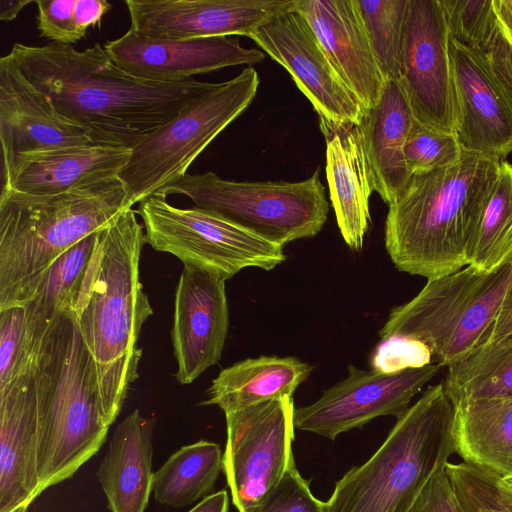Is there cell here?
<instances>
[{
  "label": "cell",
  "mask_w": 512,
  "mask_h": 512,
  "mask_svg": "<svg viewBox=\"0 0 512 512\" xmlns=\"http://www.w3.org/2000/svg\"><path fill=\"white\" fill-rule=\"evenodd\" d=\"M9 55L24 76L95 144L132 148L216 83L155 82L121 69L100 43L13 45Z\"/></svg>",
  "instance_id": "6da1fadb"
},
{
  "label": "cell",
  "mask_w": 512,
  "mask_h": 512,
  "mask_svg": "<svg viewBox=\"0 0 512 512\" xmlns=\"http://www.w3.org/2000/svg\"><path fill=\"white\" fill-rule=\"evenodd\" d=\"M145 243L144 227L132 208L101 229L73 309L95 361L103 415L109 426L138 378L142 356L138 339L153 314L139 279Z\"/></svg>",
  "instance_id": "7a4b0ae2"
},
{
  "label": "cell",
  "mask_w": 512,
  "mask_h": 512,
  "mask_svg": "<svg viewBox=\"0 0 512 512\" xmlns=\"http://www.w3.org/2000/svg\"><path fill=\"white\" fill-rule=\"evenodd\" d=\"M500 163L463 150L450 166L411 175L385 221V248L399 271L433 280L468 265Z\"/></svg>",
  "instance_id": "3957f363"
},
{
  "label": "cell",
  "mask_w": 512,
  "mask_h": 512,
  "mask_svg": "<svg viewBox=\"0 0 512 512\" xmlns=\"http://www.w3.org/2000/svg\"><path fill=\"white\" fill-rule=\"evenodd\" d=\"M129 208L118 177L53 195L2 188L0 311L25 306L59 255Z\"/></svg>",
  "instance_id": "277c9868"
},
{
  "label": "cell",
  "mask_w": 512,
  "mask_h": 512,
  "mask_svg": "<svg viewBox=\"0 0 512 512\" xmlns=\"http://www.w3.org/2000/svg\"><path fill=\"white\" fill-rule=\"evenodd\" d=\"M39 441V495L71 478L106 440L95 361L73 312L58 316L40 344L34 366Z\"/></svg>",
  "instance_id": "5b68a950"
},
{
  "label": "cell",
  "mask_w": 512,
  "mask_h": 512,
  "mask_svg": "<svg viewBox=\"0 0 512 512\" xmlns=\"http://www.w3.org/2000/svg\"><path fill=\"white\" fill-rule=\"evenodd\" d=\"M454 419L443 382L430 386L397 417L377 451L336 482L325 512H409L456 453Z\"/></svg>",
  "instance_id": "8992f818"
},
{
  "label": "cell",
  "mask_w": 512,
  "mask_h": 512,
  "mask_svg": "<svg viewBox=\"0 0 512 512\" xmlns=\"http://www.w3.org/2000/svg\"><path fill=\"white\" fill-rule=\"evenodd\" d=\"M511 284L512 254L489 272L467 266L427 280L413 299L391 310L379 336L420 340L434 363L448 367L476 348Z\"/></svg>",
  "instance_id": "52a82bcc"
},
{
  "label": "cell",
  "mask_w": 512,
  "mask_h": 512,
  "mask_svg": "<svg viewBox=\"0 0 512 512\" xmlns=\"http://www.w3.org/2000/svg\"><path fill=\"white\" fill-rule=\"evenodd\" d=\"M259 84L257 71L244 68L136 143L118 175L129 207L187 174L203 150L252 103Z\"/></svg>",
  "instance_id": "ba28073f"
},
{
  "label": "cell",
  "mask_w": 512,
  "mask_h": 512,
  "mask_svg": "<svg viewBox=\"0 0 512 512\" xmlns=\"http://www.w3.org/2000/svg\"><path fill=\"white\" fill-rule=\"evenodd\" d=\"M319 172L300 182H235L214 172L185 174L159 193L184 195L194 206L285 246L316 236L327 220L329 204Z\"/></svg>",
  "instance_id": "9c48e42d"
},
{
  "label": "cell",
  "mask_w": 512,
  "mask_h": 512,
  "mask_svg": "<svg viewBox=\"0 0 512 512\" xmlns=\"http://www.w3.org/2000/svg\"><path fill=\"white\" fill-rule=\"evenodd\" d=\"M166 198L159 192L149 196L139 203L136 214L143 222L146 243L183 265L226 281L244 268L269 271L286 259L283 246L213 212L175 207Z\"/></svg>",
  "instance_id": "30bf717a"
},
{
  "label": "cell",
  "mask_w": 512,
  "mask_h": 512,
  "mask_svg": "<svg viewBox=\"0 0 512 512\" xmlns=\"http://www.w3.org/2000/svg\"><path fill=\"white\" fill-rule=\"evenodd\" d=\"M293 397L273 398L225 414L223 472L238 512H247L295 465Z\"/></svg>",
  "instance_id": "8fae6325"
},
{
  "label": "cell",
  "mask_w": 512,
  "mask_h": 512,
  "mask_svg": "<svg viewBox=\"0 0 512 512\" xmlns=\"http://www.w3.org/2000/svg\"><path fill=\"white\" fill-rule=\"evenodd\" d=\"M449 41L441 0H408L398 81L417 121L455 134Z\"/></svg>",
  "instance_id": "7c38bea8"
},
{
  "label": "cell",
  "mask_w": 512,
  "mask_h": 512,
  "mask_svg": "<svg viewBox=\"0 0 512 512\" xmlns=\"http://www.w3.org/2000/svg\"><path fill=\"white\" fill-rule=\"evenodd\" d=\"M441 367L431 363L387 374L349 366L345 379L323 391L315 402L295 408V428L333 441L379 416L398 417Z\"/></svg>",
  "instance_id": "4fadbf2b"
},
{
  "label": "cell",
  "mask_w": 512,
  "mask_h": 512,
  "mask_svg": "<svg viewBox=\"0 0 512 512\" xmlns=\"http://www.w3.org/2000/svg\"><path fill=\"white\" fill-rule=\"evenodd\" d=\"M249 38L288 71L319 115V123L361 124L365 108L340 80L296 8L266 22Z\"/></svg>",
  "instance_id": "5bb4252c"
},
{
  "label": "cell",
  "mask_w": 512,
  "mask_h": 512,
  "mask_svg": "<svg viewBox=\"0 0 512 512\" xmlns=\"http://www.w3.org/2000/svg\"><path fill=\"white\" fill-rule=\"evenodd\" d=\"M455 134L464 151L504 161L512 153V89L479 50L450 37Z\"/></svg>",
  "instance_id": "9a60e30c"
},
{
  "label": "cell",
  "mask_w": 512,
  "mask_h": 512,
  "mask_svg": "<svg viewBox=\"0 0 512 512\" xmlns=\"http://www.w3.org/2000/svg\"><path fill=\"white\" fill-rule=\"evenodd\" d=\"M298 0H126L130 30L154 39L250 37Z\"/></svg>",
  "instance_id": "2e32d148"
},
{
  "label": "cell",
  "mask_w": 512,
  "mask_h": 512,
  "mask_svg": "<svg viewBox=\"0 0 512 512\" xmlns=\"http://www.w3.org/2000/svg\"><path fill=\"white\" fill-rule=\"evenodd\" d=\"M104 50L127 73L148 81L180 82L224 67L253 65L264 60L258 49H247L230 36L154 39L128 30L107 41Z\"/></svg>",
  "instance_id": "e0dca14e"
},
{
  "label": "cell",
  "mask_w": 512,
  "mask_h": 512,
  "mask_svg": "<svg viewBox=\"0 0 512 512\" xmlns=\"http://www.w3.org/2000/svg\"><path fill=\"white\" fill-rule=\"evenodd\" d=\"M229 327L225 281L198 268L182 270L175 292L171 340L176 379L192 383L221 358Z\"/></svg>",
  "instance_id": "ac0fdd59"
},
{
  "label": "cell",
  "mask_w": 512,
  "mask_h": 512,
  "mask_svg": "<svg viewBox=\"0 0 512 512\" xmlns=\"http://www.w3.org/2000/svg\"><path fill=\"white\" fill-rule=\"evenodd\" d=\"M0 140L3 173L24 154L95 144L85 129L56 110L9 54L0 59Z\"/></svg>",
  "instance_id": "d6986e66"
},
{
  "label": "cell",
  "mask_w": 512,
  "mask_h": 512,
  "mask_svg": "<svg viewBox=\"0 0 512 512\" xmlns=\"http://www.w3.org/2000/svg\"><path fill=\"white\" fill-rule=\"evenodd\" d=\"M296 10L313 30L340 80L365 110L372 108L385 80L356 0H298Z\"/></svg>",
  "instance_id": "ffe728a7"
},
{
  "label": "cell",
  "mask_w": 512,
  "mask_h": 512,
  "mask_svg": "<svg viewBox=\"0 0 512 512\" xmlns=\"http://www.w3.org/2000/svg\"><path fill=\"white\" fill-rule=\"evenodd\" d=\"M39 418L34 369L0 391V512L39 496Z\"/></svg>",
  "instance_id": "44dd1931"
},
{
  "label": "cell",
  "mask_w": 512,
  "mask_h": 512,
  "mask_svg": "<svg viewBox=\"0 0 512 512\" xmlns=\"http://www.w3.org/2000/svg\"><path fill=\"white\" fill-rule=\"evenodd\" d=\"M131 149L89 144L24 154L3 173L2 188L32 195H53L117 178Z\"/></svg>",
  "instance_id": "7402d4cb"
},
{
  "label": "cell",
  "mask_w": 512,
  "mask_h": 512,
  "mask_svg": "<svg viewBox=\"0 0 512 512\" xmlns=\"http://www.w3.org/2000/svg\"><path fill=\"white\" fill-rule=\"evenodd\" d=\"M326 140V175L330 200L346 244L363 247L374 192L359 125L320 123Z\"/></svg>",
  "instance_id": "603a6c76"
},
{
  "label": "cell",
  "mask_w": 512,
  "mask_h": 512,
  "mask_svg": "<svg viewBox=\"0 0 512 512\" xmlns=\"http://www.w3.org/2000/svg\"><path fill=\"white\" fill-rule=\"evenodd\" d=\"M415 120L398 80L385 81L377 103L359 125L374 192L390 204L405 188L411 173L404 146Z\"/></svg>",
  "instance_id": "cb8c5ba5"
},
{
  "label": "cell",
  "mask_w": 512,
  "mask_h": 512,
  "mask_svg": "<svg viewBox=\"0 0 512 512\" xmlns=\"http://www.w3.org/2000/svg\"><path fill=\"white\" fill-rule=\"evenodd\" d=\"M155 419L139 409L114 430L96 477L110 512H144L152 492Z\"/></svg>",
  "instance_id": "d4e9b609"
},
{
  "label": "cell",
  "mask_w": 512,
  "mask_h": 512,
  "mask_svg": "<svg viewBox=\"0 0 512 512\" xmlns=\"http://www.w3.org/2000/svg\"><path fill=\"white\" fill-rule=\"evenodd\" d=\"M312 370L296 357L247 358L220 371L201 405H217L226 414L273 398L293 397Z\"/></svg>",
  "instance_id": "484cf974"
},
{
  "label": "cell",
  "mask_w": 512,
  "mask_h": 512,
  "mask_svg": "<svg viewBox=\"0 0 512 512\" xmlns=\"http://www.w3.org/2000/svg\"><path fill=\"white\" fill-rule=\"evenodd\" d=\"M456 453L464 462L512 478V397L454 406Z\"/></svg>",
  "instance_id": "4316f807"
},
{
  "label": "cell",
  "mask_w": 512,
  "mask_h": 512,
  "mask_svg": "<svg viewBox=\"0 0 512 512\" xmlns=\"http://www.w3.org/2000/svg\"><path fill=\"white\" fill-rule=\"evenodd\" d=\"M450 37L481 51L512 89V0H441Z\"/></svg>",
  "instance_id": "83f0119b"
},
{
  "label": "cell",
  "mask_w": 512,
  "mask_h": 512,
  "mask_svg": "<svg viewBox=\"0 0 512 512\" xmlns=\"http://www.w3.org/2000/svg\"><path fill=\"white\" fill-rule=\"evenodd\" d=\"M223 471V453L217 443L199 440L171 454L153 475L154 499L183 508L213 494Z\"/></svg>",
  "instance_id": "f1b7e54d"
},
{
  "label": "cell",
  "mask_w": 512,
  "mask_h": 512,
  "mask_svg": "<svg viewBox=\"0 0 512 512\" xmlns=\"http://www.w3.org/2000/svg\"><path fill=\"white\" fill-rule=\"evenodd\" d=\"M443 384L453 406L512 397V334L480 345L449 365Z\"/></svg>",
  "instance_id": "f546056e"
},
{
  "label": "cell",
  "mask_w": 512,
  "mask_h": 512,
  "mask_svg": "<svg viewBox=\"0 0 512 512\" xmlns=\"http://www.w3.org/2000/svg\"><path fill=\"white\" fill-rule=\"evenodd\" d=\"M98 232L86 236L59 255L33 299L23 306L26 325L32 332L45 334L58 316L73 312Z\"/></svg>",
  "instance_id": "4dcf8cb0"
},
{
  "label": "cell",
  "mask_w": 512,
  "mask_h": 512,
  "mask_svg": "<svg viewBox=\"0 0 512 512\" xmlns=\"http://www.w3.org/2000/svg\"><path fill=\"white\" fill-rule=\"evenodd\" d=\"M512 254V163L501 161L497 181L468 252V265L492 271Z\"/></svg>",
  "instance_id": "1f68e13d"
},
{
  "label": "cell",
  "mask_w": 512,
  "mask_h": 512,
  "mask_svg": "<svg viewBox=\"0 0 512 512\" xmlns=\"http://www.w3.org/2000/svg\"><path fill=\"white\" fill-rule=\"evenodd\" d=\"M356 2L384 80H399L408 0Z\"/></svg>",
  "instance_id": "d6a6232c"
},
{
  "label": "cell",
  "mask_w": 512,
  "mask_h": 512,
  "mask_svg": "<svg viewBox=\"0 0 512 512\" xmlns=\"http://www.w3.org/2000/svg\"><path fill=\"white\" fill-rule=\"evenodd\" d=\"M445 471L462 512H512V491L495 472L464 461Z\"/></svg>",
  "instance_id": "836d02e7"
},
{
  "label": "cell",
  "mask_w": 512,
  "mask_h": 512,
  "mask_svg": "<svg viewBox=\"0 0 512 512\" xmlns=\"http://www.w3.org/2000/svg\"><path fill=\"white\" fill-rule=\"evenodd\" d=\"M40 344L28 334L24 307L0 311V391L33 371Z\"/></svg>",
  "instance_id": "e575fe53"
},
{
  "label": "cell",
  "mask_w": 512,
  "mask_h": 512,
  "mask_svg": "<svg viewBox=\"0 0 512 512\" xmlns=\"http://www.w3.org/2000/svg\"><path fill=\"white\" fill-rule=\"evenodd\" d=\"M462 154L456 134L414 120L404 146L405 161L411 175L450 166L459 161Z\"/></svg>",
  "instance_id": "d590c367"
},
{
  "label": "cell",
  "mask_w": 512,
  "mask_h": 512,
  "mask_svg": "<svg viewBox=\"0 0 512 512\" xmlns=\"http://www.w3.org/2000/svg\"><path fill=\"white\" fill-rule=\"evenodd\" d=\"M247 512H325L296 466L286 471L279 483Z\"/></svg>",
  "instance_id": "8d00e7d4"
},
{
  "label": "cell",
  "mask_w": 512,
  "mask_h": 512,
  "mask_svg": "<svg viewBox=\"0 0 512 512\" xmlns=\"http://www.w3.org/2000/svg\"><path fill=\"white\" fill-rule=\"evenodd\" d=\"M431 363L434 362L430 348L420 340L405 336L381 339L371 356L372 370L387 374Z\"/></svg>",
  "instance_id": "74e56055"
},
{
  "label": "cell",
  "mask_w": 512,
  "mask_h": 512,
  "mask_svg": "<svg viewBox=\"0 0 512 512\" xmlns=\"http://www.w3.org/2000/svg\"><path fill=\"white\" fill-rule=\"evenodd\" d=\"M40 36L52 43L71 45L82 40L74 24L76 0H36Z\"/></svg>",
  "instance_id": "f35d334b"
},
{
  "label": "cell",
  "mask_w": 512,
  "mask_h": 512,
  "mask_svg": "<svg viewBox=\"0 0 512 512\" xmlns=\"http://www.w3.org/2000/svg\"><path fill=\"white\" fill-rule=\"evenodd\" d=\"M409 512H462L445 467L429 479Z\"/></svg>",
  "instance_id": "ab89813d"
},
{
  "label": "cell",
  "mask_w": 512,
  "mask_h": 512,
  "mask_svg": "<svg viewBox=\"0 0 512 512\" xmlns=\"http://www.w3.org/2000/svg\"><path fill=\"white\" fill-rule=\"evenodd\" d=\"M111 8L112 5L106 0H76L74 24L80 37L84 39L90 28L99 25Z\"/></svg>",
  "instance_id": "60d3db41"
},
{
  "label": "cell",
  "mask_w": 512,
  "mask_h": 512,
  "mask_svg": "<svg viewBox=\"0 0 512 512\" xmlns=\"http://www.w3.org/2000/svg\"><path fill=\"white\" fill-rule=\"evenodd\" d=\"M509 334H512V284L508 288L495 318L476 347L498 340Z\"/></svg>",
  "instance_id": "b9f144b4"
},
{
  "label": "cell",
  "mask_w": 512,
  "mask_h": 512,
  "mask_svg": "<svg viewBox=\"0 0 512 512\" xmlns=\"http://www.w3.org/2000/svg\"><path fill=\"white\" fill-rule=\"evenodd\" d=\"M228 509V493L226 490H220L202 499L188 512H228Z\"/></svg>",
  "instance_id": "7bdbcfd3"
},
{
  "label": "cell",
  "mask_w": 512,
  "mask_h": 512,
  "mask_svg": "<svg viewBox=\"0 0 512 512\" xmlns=\"http://www.w3.org/2000/svg\"><path fill=\"white\" fill-rule=\"evenodd\" d=\"M35 2L32 0H1L0 1V20L3 22H10L14 20L19 12L30 3Z\"/></svg>",
  "instance_id": "ee69618b"
},
{
  "label": "cell",
  "mask_w": 512,
  "mask_h": 512,
  "mask_svg": "<svg viewBox=\"0 0 512 512\" xmlns=\"http://www.w3.org/2000/svg\"><path fill=\"white\" fill-rule=\"evenodd\" d=\"M504 481L512 491V478L504 479Z\"/></svg>",
  "instance_id": "f6af8a7d"
},
{
  "label": "cell",
  "mask_w": 512,
  "mask_h": 512,
  "mask_svg": "<svg viewBox=\"0 0 512 512\" xmlns=\"http://www.w3.org/2000/svg\"><path fill=\"white\" fill-rule=\"evenodd\" d=\"M26 511H27V507L22 506V507L18 508L15 512H26Z\"/></svg>",
  "instance_id": "bcb514c9"
}]
</instances>
